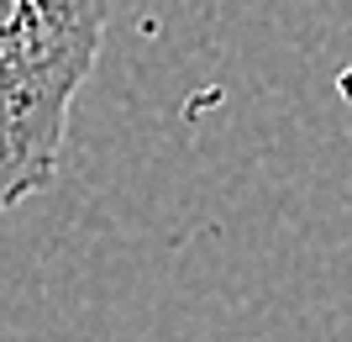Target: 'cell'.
<instances>
[{
    "mask_svg": "<svg viewBox=\"0 0 352 342\" xmlns=\"http://www.w3.org/2000/svg\"><path fill=\"white\" fill-rule=\"evenodd\" d=\"M105 21L111 0H0V216L58 179Z\"/></svg>",
    "mask_w": 352,
    "mask_h": 342,
    "instance_id": "6da1fadb",
    "label": "cell"
}]
</instances>
